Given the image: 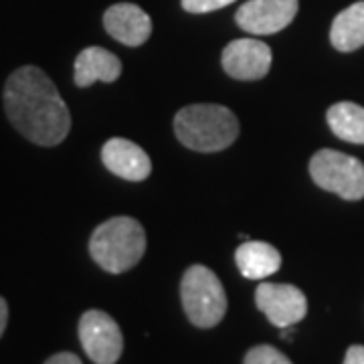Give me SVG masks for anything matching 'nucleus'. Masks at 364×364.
Returning <instances> with one entry per match:
<instances>
[{
    "label": "nucleus",
    "mask_w": 364,
    "mask_h": 364,
    "mask_svg": "<svg viewBox=\"0 0 364 364\" xmlns=\"http://www.w3.org/2000/svg\"><path fill=\"white\" fill-rule=\"evenodd\" d=\"M4 109L14 128L39 146H57L71 130L69 107L47 73L35 65L21 67L6 79Z\"/></svg>",
    "instance_id": "f257e3e1"
},
{
    "label": "nucleus",
    "mask_w": 364,
    "mask_h": 364,
    "mask_svg": "<svg viewBox=\"0 0 364 364\" xmlns=\"http://www.w3.org/2000/svg\"><path fill=\"white\" fill-rule=\"evenodd\" d=\"M174 132L178 140L191 150L219 152L237 140L239 119L225 105H186L174 117Z\"/></svg>",
    "instance_id": "f03ea898"
},
{
    "label": "nucleus",
    "mask_w": 364,
    "mask_h": 364,
    "mask_svg": "<svg viewBox=\"0 0 364 364\" xmlns=\"http://www.w3.org/2000/svg\"><path fill=\"white\" fill-rule=\"evenodd\" d=\"M146 233L144 227L132 217H114L102 223L90 241L93 261L109 273L132 269L144 257Z\"/></svg>",
    "instance_id": "7ed1b4c3"
},
{
    "label": "nucleus",
    "mask_w": 364,
    "mask_h": 364,
    "mask_svg": "<svg viewBox=\"0 0 364 364\" xmlns=\"http://www.w3.org/2000/svg\"><path fill=\"white\" fill-rule=\"evenodd\" d=\"M182 308L196 328H213L227 312V294L221 279L205 265H193L182 275Z\"/></svg>",
    "instance_id": "20e7f679"
},
{
    "label": "nucleus",
    "mask_w": 364,
    "mask_h": 364,
    "mask_svg": "<svg viewBox=\"0 0 364 364\" xmlns=\"http://www.w3.org/2000/svg\"><path fill=\"white\" fill-rule=\"evenodd\" d=\"M314 182L344 200L364 198V164L338 150H318L310 160Z\"/></svg>",
    "instance_id": "39448f33"
},
{
    "label": "nucleus",
    "mask_w": 364,
    "mask_h": 364,
    "mask_svg": "<svg viewBox=\"0 0 364 364\" xmlns=\"http://www.w3.org/2000/svg\"><path fill=\"white\" fill-rule=\"evenodd\" d=\"M79 340L95 364H116L124 350V336L117 322L102 310H90L79 320Z\"/></svg>",
    "instance_id": "423d86ee"
},
{
    "label": "nucleus",
    "mask_w": 364,
    "mask_h": 364,
    "mask_svg": "<svg viewBox=\"0 0 364 364\" xmlns=\"http://www.w3.org/2000/svg\"><path fill=\"white\" fill-rule=\"evenodd\" d=\"M255 304L277 328L298 324L308 314V299L304 291L289 284H259L255 291Z\"/></svg>",
    "instance_id": "0eeeda50"
},
{
    "label": "nucleus",
    "mask_w": 364,
    "mask_h": 364,
    "mask_svg": "<svg viewBox=\"0 0 364 364\" xmlns=\"http://www.w3.org/2000/svg\"><path fill=\"white\" fill-rule=\"evenodd\" d=\"M298 14V0H249L237 11V25L251 35H273Z\"/></svg>",
    "instance_id": "6e6552de"
},
{
    "label": "nucleus",
    "mask_w": 364,
    "mask_h": 364,
    "mask_svg": "<svg viewBox=\"0 0 364 364\" xmlns=\"http://www.w3.org/2000/svg\"><path fill=\"white\" fill-rule=\"evenodd\" d=\"M227 75L241 81L265 77L272 67V49L257 39H239L225 47L221 57Z\"/></svg>",
    "instance_id": "1a4fd4ad"
},
{
    "label": "nucleus",
    "mask_w": 364,
    "mask_h": 364,
    "mask_svg": "<svg viewBox=\"0 0 364 364\" xmlns=\"http://www.w3.org/2000/svg\"><path fill=\"white\" fill-rule=\"evenodd\" d=\"M104 26L114 39L128 47H140L150 39L152 33L150 16L132 2H119L109 6L104 14Z\"/></svg>",
    "instance_id": "9d476101"
},
{
    "label": "nucleus",
    "mask_w": 364,
    "mask_h": 364,
    "mask_svg": "<svg viewBox=\"0 0 364 364\" xmlns=\"http://www.w3.org/2000/svg\"><path fill=\"white\" fill-rule=\"evenodd\" d=\"M102 160L109 172L130 182H140L150 176L152 162L138 144L126 138H112L102 148Z\"/></svg>",
    "instance_id": "9b49d317"
},
{
    "label": "nucleus",
    "mask_w": 364,
    "mask_h": 364,
    "mask_svg": "<svg viewBox=\"0 0 364 364\" xmlns=\"http://www.w3.org/2000/svg\"><path fill=\"white\" fill-rule=\"evenodd\" d=\"M122 75V61L104 47H87L75 59V83L90 87L95 81L112 83Z\"/></svg>",
    "instance_id": "f8f14e48"
},
{
    "label": "nucleus",
    "mask_w": 364,
    "mask_h": 364,
    "mask_svg": "<svg viewBox=\"0 0 364 364\" xmlns=\"http://www.w3.org/2000/svg\"><path fill=\"white\" fill-rule=\"evenodd\" d=\"M235 261L247 279H265L282 267L279 251L263 241H245L237 249Z\"/></svg>",
    "instance_id": "ddd939ff"
},
{
    "label": "nucleus",
    "mask_w": 364,
    "mask_h": 364,
    "mask_svg": "<svg viewBox=\"0 0 364 364\" xmlns=\"http://www.w3.org/2000/svg\"><path fill=\"white\" fill-rule=\"evenodd\" d=\"M330 41L342 53L360 49L364 45V2H354L334 18Z\"/></svg>",
    "instance_id": "4468645a"
},
{
    "label": "nucleus",
    "mask_w": 364,
    "mask_h": 364,
    "mask_svg": "<svg viewBox=\"0 0 364 364\" xmlns=\"http://www.w3.org/2000/svg\"><path fill=\"white\" fill-rule=\"evenodd\" d=\"M328 126L340 140L364 144V107L352 102H340L328 109Z\"/></svg>",
    "instance_id": "2eb2a0df"
},
{
    "label": "nucleus",
    "mask_w": 364,
    "mask_h": 364,
    "mask_svg": "<svg viewBox=\"0 0 364 364\" xmlns=\"http://www.w3.org/2000/svg\"><path fill=\"white\" fill-rule=\"evenodd\" d=\"M243 364H291V360L284 352H279L269 344H261V346H255L245 354V363Z\"/></svg>",
    "instance_id": "dca6fc26"
},
{
    "label": "nucleus",
    "mask_w": 364,
    "mask_h": 364,
    "mask_svg": "<svg viewBox=\"0 0 364 364\" xmlns=\"http://www.w3.org/2000/svg\"><path fill=\"white\" fill-rule=\"evenodd\" d=\"M235 0H182V9L188 13H210V11H219L223 6L233 4Z\"/></svg>",
    "instance_id": "f3484780"
},
{
    "label": "nucleus",
    "mask_w": 364,
    "mask_h": 364,
    "mask_svg": "<svg viewBox=\"0 0 364 364\" xmlns=\"http://www.w3.org/2000/svg\"><path fill=\"white\" fill-rule=\"evenodd\" d=\"M344 364H364V346H358V344L350 346L346 352Z\"/></svg>",
    "instance_id": "a211bd4d"
},
{
    "label": "nucleus",
    "mask_w": 364,
    "mask_h": 364,
    "mask_svg": "<svg viewBox=\"0 0 364 364\" xmlns=\"http://www.w3.org/2000/svg\"><path fill=\"white\" fill-rule=\"evenodd\" d=\"M45 364H81V360L71 352H59V354H53Z\"/></svg>",
    "instance_id": "6ab92c4d"
},
{
    "label": "nucleus",
    "mask_w": 364,
    "mask_h": 364,
    "mask_svg": "<svg viewBox=\"0 0 364 364\" xmlns=\"http://www.w3.org/2000/svg\"><path fill=\"white\" fill-rule=\"evenodd\" d=\"M6 322H9V304H6V299L0 298V336L6 330Z\"/></svg>",
    "instance_id": "aec40b11"
}]
</instances>
